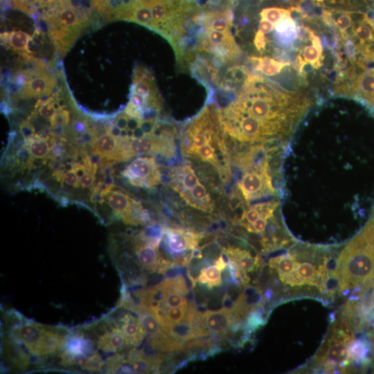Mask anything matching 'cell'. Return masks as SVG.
<instances>
[{"mask_svg":"<svg viewBox=\"0 0 374 374\" xmlns=\"http://www.w3.org/2000/svg\"><path fill=\"white\" fill-rule=\"evenodd\" d=\"M217 89L229 102L215 105L225 137L240 143H265L290 135L312 101L303 91H289L246 65L228 67Z\"/></svg>","mask_w":374,"mask_h":374,"instance_id":"obj_1","label":"cell"},{"mask_svg":"<svg viewBox=\"0 0 374 374\" xmlns=\"http://www.w3.org/2000/svg\"><path fill=\"white\" fill-rule=\"evenodd\" d=\"M236 0H208L194 17L185 69L204 60L220 69L239 64L242 51L233 32Z\"/></svg>","mask_w":374,"mask_h":374,"instance_id":"obj_2","label":"cell"},{"mask_svg":"<svg viewBox=\"0 0 374 374\" xmlns=\"http://www.w3.org/2000/svg\"><path fill=\"white\" fill-rule=\"evenodd\" d=\"M334 275L341 290L366 286L374 281V213L344 249Z\"/></svg>","mask_w":374,"mask_h":374,"instance_id":"obj_3","label":"cell"},{"mask_svg":"<svg viewBox=\"0 0 374 374\" xmlns=\"http://www.w3.org/2000/svg\"><path fill=\"white\" fill-rule=\"evenodd\" d=\"M6 321L10 327V336L30 355L47 357L62 353L70 335L64 327L41 324L15 312L8 314Z\"/></svg>","mask_w":374,"mask_h":374,"instance_id":"obj_4","label":"cell"},{"mask_svg":"<svg viewBox=\"0 0 374 374\" xmlns=\"http://www.w3.org/2000/svg\"><path fill=\"white\" fill-rule=\"evenodd\" d=\"M242 167L247 170L238 182V188L247 203L274 194V188L266 158Z\"/></svg>","mask_w":374,"mask_h":374,"instance_id":"obj_5","label":"cell"},{"mask_svg":"<svg viewBox=\"0 0 374 374\" xmlns=\"http://www.w3.org/2000/svg\"><path fill=\"white\" fill-rule=\"evenodd\" d=\"M122 174L132 185L145 188L158 185L162 177L158 164L151 157L136 158Z\"/></svg>","mask_w":374,"mask_h":374,"instance_id":"obj_6","label":"cell"},{"mask_svg":"<svg viewBox=\"0 0 374 374\" xmlns=\"http://www.w3.org/2000/svg\"><path fill=\"white\" fill-rule=\"evenodd\" d=\"M202 233L182 229L164 228L163 242L165 250L171 256L198 247Z\"/></svg>","mask_w":374,"mask_h":374,"instance_id":"obj_7","label":"cell"},{"mask_svg":"<svg viewBox=\"0 0 374 374\" xmlns=\"http://www.w3.org/2000/svg\"><path fill=\"white\" fill-rule=\"evenodd\" d=\"M134 262L139 269L152 274H159L161 254L159 247L148 244L137 235L134 240Z\"/></svg>","mask_w":374,"mask_h":374,"instance_id":"obj_8","label":"cell"},{"mask_svg":"<svg viewBox=\"0 0 374 374\" xmlns=\"http://www.w3.org/2000/svg\"><path fill=\"white\" fill-rule=\"evenodd\" d=\"M55 82V77L44 69L25 83L20 96L31 98L49 95L53 91Z\"/></svg>","mask_w":374,"mask_h":374,"instance_id":"obj_9","label":"cell"},{"mask_svg":"<svg viewBox=\"0 0 374 374\" xmlns=\"http://www.w3.org/2000/svg\"><path fill=\"white\" fill-rule=\"evenodd\" d=\"M205 325L211 334L225 337L232 323L231 311L222 308L217 310H206L202 313Z\"/></svg>","mask_w":374,"mask_h":374,"instance_id":"obj_10","label":"cell"},{"mask_svg":"<svg viewBox=\"0 0 374 374\" xmlns=\"http://www.w3.org/2000/svg\"><path fill=\"white\" fill-rule=\"evenodd\" d=\"M229 260L237 263L239 267L246 272H251L260 266L258 256H253L248 251L239 247H226L223 249Z\"/></svg>","mask_w":374,"mask_h":374,"instance_id":"obj_11","label":"cell"},{"mask_svg":"<svg viewBox=\"0 0 374 374\" xmlns=\"http://www.w3.org/2000/svg\"><path fill=\"white\" fill-rule=\"evenodd\" d=\"M296 264V258L293 254L282 255L269 261V266L276 269L280 280L285 284L292 276Z\"/></svg>","mask_w":374,"mask_h":374,"instance_id":"obj_12","label":"cell"},{"mask_svg":"<svg viewBox=\"0 0 374 374\" xmlns=\"http://www.w3.org/2000/svg\"><path fill=\"white\" fill-rule=\"evenodd\" d=\"M164 332L183 342L197 338L193 325L186 321L170 324Z\"/></svg>","mask_w":374,"mask_h":374,"instance_id":"obj_13","label":"cell"},{"mask_svg":"<svg viewBox=\"0 0 374 374\" xmlns=\"http://www.w3.org/2000/svg\"><path fill=\"white\" fill-rule=\"evenodd\" d=\"M369 344L366 340H352L348 346V358L362 364L369 362Z\"/></svg>","mask_w":374,"mask_h":374,"instance_id":"obj_14","label":"cell"},{"mask_svg":"<svg viewBox=\"0 0 374 374\" xmlns=\"http://www.w3.org/2000/svg\"><path fill=\"white\" fill-rule=\"evenodd\" d=\"M3 37H6L8 45L13 49L24 53V57L30 58L28 55L30 37L26 33L21 30H13L8 36H3Z\"/></svg>","mask_w":374,"mask_h":374,"instance_id":"obj_15","label":"cell"},{"mask_svg":"<svg viewBox=\"0 0 374 374\" xmlns=\"http://www.w3.org/2000/svg\"><path fill=\"white\" fill-rule=\"evenodd\" d=\"M197 282L206 284L211 290L213 287H219L222 284L221 271L215 265L204 267L197 278Z\"/></svg>","mask_w":374,"mask_h":374,"instance_id":"obj_16","label":"cell"},{"mask_svg":"<svg viewBox=\"0 0 374 374\" xmlns=\"http://www.w3.org/2000/svg\"><path fill=\"white\" fill-rule=\"evenodd\" d=\"M138 314L147 338L157 337L163 331L154 314L148 312H141Z\"/></svg>","mask_w":374,"mask_h":374,"instance_id":"obj_17","label":"cell"},{"mask_svg":"<svg viewBox=\"0 0 374 374\" xmlns=\"http://www.w3.org/2000/svg\"><path fill=\"white\" fill-rule=\"evenodd\" d=\"M26 144L30 154L35 158L44 159L50 154L51 148L45 139L33 136L26 141Z\"/></svg>","mask_w":374,"mask_h":374,"instance_id":"obj_18","label":"cell"},{"mask_svg":"<svg viewBox=\"0 0 374 374\" xmlns=\"http://www.w3.org/2000/svg\"><path fill=\"white\" fill-rule=\"evenodd\" d=\"M188 303L179 306L171 307L166 310V324L163 328L165 331L170 324L177 323L184 319Z\"/></svg>","mask_w":374,"mask_h":374,"instance_id":"obj_19","label":"cell"},{"mask_svg":"<svg viewBox=\"0 0 374 374\" xmlns=\"http://www.w3.org/2000/svg\"><path fill=\"white\" fill-rule=\"evenodd\" d=\"M186 303H188V301L184 295L175 290L167 289L165 299L159 307L168 310V308L179 306Z\"/></svg>","mask_w":374,"mask_h":374,"instance_id":"obj_20","label":"cell"},{"mask_svg":"<svg viewBox=\"0 0 374 374\" xmlns=\"http://www.w3.org/2000/svg\"><path fill=\"white\" fill-rule=\"evenodd\" d=\"M55 99V95L53 97L48 98L40 104L38 107V112L42 117L51 119V118L57 113V111L54 105Z\"/></svg>","mask_w":374,"mask_h":374,"instance_id":"obj_21","label":"cell"},{"mask_svg":"<svg viewBox=\"0 0 374 374\" xmlns=\"http://www.w3.org/2000/svg\"><path fill=\"white\" fill-rule=\"evenodd\" d=\"M33 161V157L26 146L19 148L16 157V162L19 166L23 169L30 168Z\"/></svg>","mask_w":374,"mask_h":374,"instance_id":"obj_22","label":"cell"},{"mask_svg":"<svg viewBox=\"0 0 374 374\" xmlns=\"http://www.w3.org/2000/svg\"><path fill=\"white\" fill-rule=\"evenodd\" d=\"M264 321L261 316L260 311L258 310H253L247 317V332L248 333L262 325Z\"/></svg>","mask_w":374,"mask_h":374,"instance_id":"obj_23","label":"cell"},{"mask_svg":"<svg viewBox=\"0 0 374 374\" xmlns=\"http://www.w3.org/2000/svg\"><path fill=\"white\" fill-rule=\"evenodd\" d=\"M97 132L94 128H88L84 132L81 134L77 139V143L81 146L93 145L97 137Z\"/></svg>","mask_w":374,"mask_h":374,"instance_id":"obj_24","label":"cell"},{"mask_svg":"<svg viewBox=\"0 0 374 374\" xmlns=\"http://www.w3.org/2000/svg\"><path fill=\"white\" fill-rule=\"evenodd\" d=\"M70 120V113L68 110L62 109L57 112L51 119L52 127L66 126L69 124Z\"/></svg>","mask_w":374,"mask_h":374,"instance_id":"obj_25","label":"cell"},{"mask_svg":"<svg viewBox=\"0 0 374 374\" xmlns=\"http://www.w3.org/2000/svg\"><path fill=\"white\" fill-rule=\"evenodd\" d=\"M269 219L265 217H259L251 224L246 227L247 230L251 233H264L267 225Z\"/></svg>","mask_w":374,"mask_h":374,"instance_id":"obj_26","label":"cell"},{"mask_svg":"<svg viewBox=\"0 0 374 374\" xmlns=\"http://www.w3.org/2000/svg\"><path fill=\"white\" fill-rule=\"evenodd\" d=\"M19 130L25 141H28L35 136V127L29 120H26L21 123Z\"/></svg>","mask_w":374,"mask_h":374,"instance_id":"obj_27","label":"cell"},{"mask_svg":"<svg viewBox=\"0 0 374 374\" xmlns=\"http://www.w3.org/2000/svg\"><path fill=\"white\" fill-rule=\"evenodd\" d=\"M71 127L75 134H82L88 129V123L86 119L78 118L73 121Z\"/></svg>","mask_w":374,"mask_h":374,"instance_id":"obj_28","label":"cell"},{"mask_svg":"<svg viewBox=\"0 0 374 374\" xmlns=\"http://www.w3.org/2000/svg\"><path fill=\"white\" fill-rule=\"evenodd\" d=\"M63 181L75 188L80 186L79 177L73 170L66 171L64 174Z\"/></svg>","mask_w":374,"mask_h":374,"instance_id":"obj_29","label":"cell"},{"mask_svg":"<svg viewBox=\"0 0 374 374\" xmlns=\"http://www.w3.org/2000/svg\"><path fill=\"white\" fill-rule=\"evenodd\" d=\"M36 8H44V11L57 6L62 0H32Z\"/></svg>","mask_w":374,"mask_h":374,"instance_id":"obj_30","label":"cell"},{"mask_svg":"<svg viewBox=\"0 0 374 374\" xmlns=\"http://www.w3.org/2000/svg\"><path fill=\"white\" fill-rule=\"evenodd\" d=\"M95 179V175L87 172L79 178L80 186L84 188L91 187L93 186Z\"/></svg>","mask_w":374,"mask_h":374,"instance_id":"obj_31","label":"cell"},{"mask_svg":"<svg viewBox=\"0 0 374 374\" xmlns=\"http://www.w3.org/2000/svg\"><path fill=\"white\" fill-rule=\"evenodd\" d=\"M222 305L223 308L231 310L234 306L235 303L231 299V297L227 292H225L222 299Z\"/></svg>","mask_w":374,"mask_h":374,"instance_id":"obj_32","label":"cell"},{"mask_svg":"<svg viewBox=\"0 0 374 374\" xmlns=\"http://www.w3.org/2000/svg\"><path fill=\"white\" fill-rule=\"evenodd\" d=\"M73 170L75 172L79 178L83 176L86 172H87V168L84 165L79 163H75Z\"/></svg>","mask_w":374,"mask_h":374,"instance_id":"obj_33","label":"cell"},{"mask_svg":"<svg viewBox=\"0 0 374 374\" xmlns=\"http://www.w3.org/2000/svg\"><path fill=\"white\" fill-rule=\"evenodd\" d=\"M50 168L55 171L63 168L64 165H62V162L56 159H51L50 163H49Z\"/></svg>","mask_w":374,"mask_h":374,"instance_id":"obj_34","label":"cell"},{"mask_svg":"<svg viewBox=\"0 0 374 374\" xmlns=\"http://www.w3.org/2000/svg\"><path fill=\"white\" fill-rule=\"evenodd\" d=\"M64 168L58 170H55L53 172L52 176L53 179H55L57 181L62 182L63 181V177L64 174Z\"/></svg>","mask_w":374,"mask_h":374,"instance_id":"obj_35","label":"cell"},{"mask_svg":"<svg viewBox=\"0 0 374 374\" xmlns=\"http://www.w3.org/2000/svg\"><path fill=\"white\" fill-rule=\"evenodd\" d=\"M215 265L222 271L226 267L227 264L224 261L221 254L215 260Z\"/></svg>","mask_w":374,"mask_h":374,"instance_id":"obj_36","label":"cell"},{"mask_svg":"<svg viewBox=\"0 0 374 374\" xmlns=\"http://www.w3.org/2000/svg\"><path fill=\"white\" fill-rule=\"evenodd\" d=\"M367 308L368 309V314L370 312H374V291L371 294V300H370V306L369 307L367 306Z\"/></svg>","mask_w":374,"mask_h":374,"instance_id":"obj_37","label":"cell"}]
</instances>
